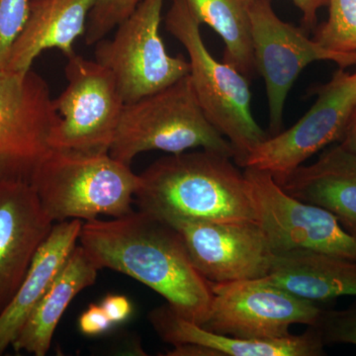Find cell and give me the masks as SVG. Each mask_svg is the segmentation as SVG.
Segmentation results:
<instances>
[{
    "mask_svg": "<svg viewBox=\"0 0 356 356\" xmlns=\"http://www.w3.org/2000/svg\"><path fill=\"white\" fill-rule=\"evenodd\" d=\"M79 245L98 269L126 274L166 300L178 315L202 325L212 286L194 266L178 232L146 211L86 221Z\"/></svg>",
    "mask_w": 356,
    "mask_h": 356,
    "instance_id": "obj_1",
    "label": "cell"
},
{
    "mask_svg": "<svg viewBox=\"0 0 356 356\" xmlns=\"http://www.w3.org/2000/svg\"><path fill=\"white\" fill-rule=\"evenodd\" d=\"M231 159L202 149L156 159L140 175L134 202L156 217L257 222L252 186Z\"/></svg>",
    "mask_w": 356,
    "mask_h": 356,
    "instance_id": "obj_2",
    "label": "cell"
},
{
    "mask_svg": "<svg viewBox=\"0 0 356 356\" xmlns=\"http://www.w3.org/2000/svg\"><path fill=\"white\" fill-rule=\"evenodd\" d=\"M30 184L44 212L55 224L129 214L133 211L140 177L130 165L109 154L51 149Z\"/></svg>",
    "mask_w": 356,
    "mask_h": 356,
    "instance_id": "obj_3",
    "label": "cell"
},
{
    "mask_svg": "<svg viewBox=\"0 0 356 356\" xmlns=\"http://www.w3.org/2000/svg\"><path fill=\"white\" fill-rule=\"evenodd\" d=\"M165 22L188 54V76L204 114L231 143L234 159L243 168L248 154L267 138L252 115L248 77L211 55L186 0H172Z\"/></svg>",
    "mask_w": 356,
    "mask_h": 356,
    "instance_id": "obj_4",
    "label": "cell"
},
{
    "mask_svg": "<svg viewBox=\"0 0 356 356\" xmlns=\"http://www.w3.org/2000/svg\"><path fill=\"white\" fill-rule=\"evenodd\" d=\"M201 147L235 159V149L210 123L188 74L158 92L124 105L109 154L131 165L138 154H170Z\"/></svg>",
    "mask_w": 356,
    "mask_h": 356,
    "instance_id": "obj_5",
    "label": "cell"
},
{
    "mask_svg": "<svg viewBox=\"0 0 356 356\" xmlns=\"http://www.w3.org/2000/svg\"><path fill=\"white\" fill-rule=\"evenodd\" d=\"M165 0H142L116 27L113 38L95 44V60L113 74L125 104L158 92L189 74V63L166 51L159 33Z\"/></svg>",
    "mask_w": 356,
    "mask_h": 356,
    "instance_id": "obj_6",
    "label": "cell"
},
{
    "mask_svg": "<svg viewBox=\"0 0 356 356\" xmlns=\"http://www.w3.org/2000/svg\"><path fill=\"white\" fill-rule=\"evenodd\" d=\"M67 88L54 99L58 121L51 149L109 154L124 103L112 72L76 53L67 57Z\"/></svg>",
    "mask_w": 356,
    "mask_h": 356,
    "instance_id": "obj_7",
    "label": "cell"
},
{
    "mask_svg": "<svg viewBox=\"0 0 356 356\" xmlns=\"http://www.w3.org/2000/svg\"><path fill=\"white\" fill-rule=\"evenodd\" d=\"M58 121L48 83L34 70L0 67V182L30 184Z\"/></svg>",
    "mask_w": 356,
    "mask_h": 356,
    "instance_id": "obj_8",
    "label": "cell"
},
{
    "mask_svg": "<svg viewBox=\"0 0 356 356\" xmlns=\"http://www.w3.org/2000/svg\"><path fill=\"white\" fill-rule=\"evenodd\" d=\"M212 304L202 327L243 339H282L289 327H315L325 309L317 302L299 298L266 277L212 283Z\"/></svg>",
    "mask_w": 356,
    "mask_h": 356,
    "instance_id": "obj_9",
    "label": "cell"
},
{
    "mask_svg": "<svg viewBox=\"0 0 356 356\" xmlns=\"http://www.w3.org/2000/svg\"><path fill=\"white\" fill-rule=\"evenodd\" d=\"M255 70L266 83L271 136L281 132L293 84L312 63L330 60L341 69L356 65V51L343 53L309 39L300 28L278 17L271 0H252L250 7Z\"/></svg>",
    "mask_w": 356,
    "mask_h": 356,
    "instance_id": "obj_10",
    "label": "cell"
},
{
    "mask_svg": "<svg viewBox=\"0 0 356 356\" xmlns=\"http://www.w3.org/2000/svg\"><path fill=\"white\" fill-rule=\"evenodd\" d=\"M317 99L291 128L269 136L252 152L243 168L286 177L318 151L341 142L356 109V72L339 69L316 89Z\"/></svg>",
    "mask_w": 356,
    "mask_h": 356,
    "instance_id": "obj_11",
    "label": "cell"
},
{
    "mask_svg": "<svg viewBox=\"0 0 356 356\" xmlns=\"http://www.w3.org/2000/svg\"><path fill=\"white\" fill-rule=\"evenodd\" d=\"M261 225L273 254L309 250L356 261V235L332 212L292 197L273 175L245 168Z\"/></svg>",
    "mask_w": 356,
    "mask_h": 356,
    "instance_id": "obj_12",
    "label": "cell"
},
{
    "mask_svg": "<svg viewBox=\"0 0 356 356\" xmlns=\"http://www.w3.org/2000/svg\"><path fill=\"white\" fill-rule=\"evenodd\" d=\"M181 236L196 269L212 283L266 277L273 252L257 221L159 217Z\"/></svg>",
    "mask_w": 356,
    "mask_h": 356,
    "instance_id": "obj_13",
    "label": "cell"
},
{
    "mask_svg": "<svg viewBox=\"0 0 356 356\" xmlns=\"http://www.w3.org/2000/svg\"><path fill=\"white\" fill-rule=\"evenodd\" d=\"M53 226L31 184L0 182V314L17 292Z\"/></svg>",
    "mask_w": 356,
    "mask_h": 356,
    "instance_id": "obj_14",
    "label": "cell"
},
{
    "mask_svg": "<svg viewBox=\"0 0 356 356\" xmlns=\"http://www.w3.org/2000/svg\"><path fill=\"white\" fill-rule=\"evenodd\" d=\"M95 0H30L22 30L7 55L2 69L14 72L31 70L44 51L57 49L65 57L83 36Z\"/></svg>",
    "mask_w": 356,
    "mask_h": 356,
    "instance_id": "obj_15",
    "label": "cell"
},
{
    "mask_svg": "<svg viewBox=\"0 0 356 356\" xmlns=\"http://www.w3.org/2000/svg\"><path fill=\"white\" fill-rule=\"evenodd\" d=\"M149 321L165 343L198 344L214 356H322L325 343L315 327L302 334L282 339H243L208 331L202 325L178 315L168 303L149 312Z\"/></svg>",
    "mask_w": 356,
    "mask_h": 356,
    "instance_id": "obj_16",
    "label": "cell"
},
{
    "mask_svg": "<svg viewBox=\"0 0 356 356\" xmlns=\"http://www.w3.org/2000/svg\"><path fill=\"white\" fill-rule=\"evenodd\" d=\"M275 181L292 197L330 211L356 235V153L337 145Z\"/></svg>",
    "mask_w": 356,
    "mask_h": 356,
    "instance_id": "obj_17",
    "label": "cell"
},
{
    "mask_svg": "<svg viewBox=\"0 0 356 356\" xmlns=\"http://www.w3.org/2000/svg\"><path fill=\"white\" fill-rule=\"evenodd\" d=\"M266 278L299 298L317 303L356 296V261L314 250L274 254Z\"/></svg>",
    "mask_w": 356,
    "mask_h": 356,
    "instance_id": "obj_18",
    "label": "cell"
},
{
    "mask_svg": "<svg viewBox=\"0 0 356 356\" xmlns=\"http://www.w3.org/2000/svg\"><path fill=\"white\" fill-rule=\"evenodd\" d=\"M83 222H56L41 243L10 303L0 314V355L13 346L26 320L79 245Z\"/></svg>",
    "mask_w": 356,
    "mask_h": 356,
    "instance_id": "obj_19",
    "label": "cell"
},
{
    "mask_svg": "<svg viewBox=\"0 0 356 356\" xmlns=\"http://www.w3.org/2000/svg\"><path fill=\"white\" fill-rule=\"evenodd\" d=\"M98 270L83 247L77 245L33 309L11 348L16 353L25 351L35 356L46 355L67 306L79 293L95 284Z\"/></svg>",
    "mask_w": 356,
    "mask_h": 356,
    "instance_id": "obj_20",
    "label": "cell"
},
{
    "mask_svg": "<svg viewBox=\"0 0 356 356\" xmlns=\"http://www.w3.org/2000/svg\"><path fill=\"white\" fill-rule=\"evenodd\" d=\"M201 25L212 28L225 43L224 62L245 77L255 72L250 7L252 0H186Z\"/></svg>",
    "mask_w": 356,
    "mask_h": 356,
    "instance_id": "obj_21",
    "label": "cell"
},
{
    "mask_svg": "<svg viewBox=\"0 0 356 356\" xmlns=\"http://www.w3.org/2000/svg\"><path fill=\"white\" fill-rule=\"evenodd\" d=\"M329 18L318 28L314 40L329 50L356 51V0H329Z\"/></svg>",
    "mask_w": 356,
    "mask_h": 356,
    "instance_id": "obj_22",
    "label": "cell"
},
{
    "mask_svg": "<svg viewBox=\"0 0 356 356\" xmlns=\"http://www.w3.org/2000/svg\"><path fill=\"white\" fill-rule=\"evenodd\" d=\"M142 0H95L89 14L84 32V42L88 46L97 44L127 19Z\"/></svg>",
    "mask_w": 356,
    "mask_h": 356,
    "instance_id": "obj_23",
    "label": "cell"
},
{
    "mask_svg": "<svg viewBox=\"0 0 356 356\" xmlns=\"http://www.w3.org/2000/svg\"><path fill=\"white\" fill-rule=\"evenodd\" d=\"M325 346H356V302L343 310H324L315 325Z\"/></svg>",
    "mask_w": 356,
    "mask_h": 356,
    "instance_id": "obj_24",
    "label": "cell"
},
{
    "mask_svg": "<svg viewBox=\"0 0 356 356\" xmlns=\"http://www.w3.org/2000/svg\"><path fill=\"white\" fill-rule=\"evenodd\" d=\"M30 0H0V67L27 18Z\"/></svg>",
    "mask_w": 356,
    "mask_h": 356,
    "instance_id": "obj_25",
    "label": "cell"
},
{
    "mask_svg": "<svg viewBox=\"0 0 356 356\" xmlns=\"http://www.w3.org/2000/svg\"><path fill=\"white\" fill-rule=\"evenodd\" d=\"M111 321L107 317L102 305L91 304L81 314L79 320V331L88 337H96L104 334L112 327Z\"/></svg>",
    "mask_w": 356,
    "mask_h": 356,
    "instance_id": "obj_26",
    "label": "cell"
},
{
    "mask_svg": "<svg viewBox=\"0 0 356 356\" xmlns=\"http://www.w3.org/2000/svg\"><path fill=\"white\" fill-rule=\"evenodd\" d=\"M100 305L113 325L126 322L133 313L130 300L122 295L110 294L103 299Z\"/></svg>",
    "mask_w": 356,
    "mask_h": 356,
    "instance_id": "obj_27",
    "label": "cell"
},
{
    "mask_svg": "<svg viewBox=\"0 0 356 356\" xmlns=\"http://www.w3.org/2000/svg\"><path fill=\"white\" fill-rule=\"evenodd\" d=\"M301 11L305 29H312L317 20L318 13L322 7L327 6L329 0H291Z\"/></svg>",
    "mask_w": 356,
    "mask_h": 356,
    "instance_id": "obj_28",
    "label": "cell"
},
{
    "mask_svg": "<svg viewBox=\"0 0 356 356\" xmlns=\"http://www.w3.org/2000/svg\"><path fill=\"white\" fill-rule=\"evenodd\" d=\"M339 145L344 149L356 153V109Z\"/></svg>",
    "mask_w": 356,
    "mask_h": 356,
    "instance_id": "obj_29",
    "label": "cell"
}]
</instances>
